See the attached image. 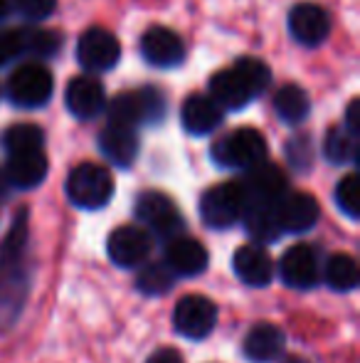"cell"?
Masks as SVG:
<instances>
[{
  "instance_id": "obj_12",
  "label": "cell",
  "mask_w": 360,
  "mask_h": 363,
  "mask_svg": "<svg viewBox=\"0 0 360 363\" xmlns=\"http://www.w3.org/2000/svg\"><path fill=\"white\" fill-rule=\"evenodd\" d=\"M289 33L296 43L306 45V48H316L331 33V18L321 5L298 3L289 13Z\"/></svg>"
},
{
  "instance_id": "obj_29",
  "label": "cell",
  "mask_w": 360,
  "mask_h": 363,
  "mask_svg": "<svg viewBox=\"0 0 360 363\" xmlns=\"http://www.w3.org/2000/svg\"><path fill=\"white\" fill-rule=\"evenodd\" d=\"M42 129L35 124H13L3 134V148L13 156V153L25 151H40L42 148Z\"/></svg>"
},
{
  "instance_id": "obj_18",
  "label": "cell",
  "mask_w": 360,
  "mask_h": 363,
  "mask_svg": "<svg viewBox=\"0 0 360 363\" xmlns=\"http://www.w3.org/2000/svg\"><path fill=\"white\" fill-rule=\"evenodd\" d=\"M180 121L187 134L207 136L222 124V109L215 104L212 96L192 94V96H187V101L182 104Z\"/></svg>"
},
{
  "instance_id": "obj_32",
  "label": "cell",
  "mask_w": 360,
  "mask_h": 363,
  "mask_svg": "<svg viewBox=\"0 0 360 363\" xmlns=\"http://www.w3.org/2000/svg\"><path fill=\"white\" fill-rule=\"evenodd\" d=\"M59 45H62V38L52 30H30V33H25V55H33V57H52V55H57Z\"/></svg>"
},
{
  "instance_id": "obj_30",
  "label": "cell",
  "mask_w": 360,
  "mask_h": 363,
  "mask_svg": "<svg viewBox=\"0 0 360 363\" xmlns=\"http://www.w3.org/2000/svg\"><path fill=\"white\" fill-rule=\"evenodd\" d=\"M235 69H237V74L245 79V84H247V89L252 91V96L262 94L272 82L269 67L257 57H240L235 62Z\"/></svg>"
},
{
  "instance_id": "obj_15",
  "label": "cell",
  "mask_w": 360,
  "mask_h": 363,
  "mask_svg": "<svg viewBox=\"0 0 360 363\" xmlns=\"http://www.w3.org/2000/svg\"><path fill=\"white\" fill-rule=\"evenodd\" d=\"M235 274L247 284V287H267L274 277L272 257L262 245H242L232 257Z\"/></svg>"
},
{
  "instance_id": "obj_40",
  "label": "cell",
  "mask_w": 360,
  "mask_h": 363,
  "mask_svg": "<svg viewBox=\"0 0 360 363\" xmlns=\"http://www.w3.org/2000/svg\"><path fill=\"white\" fill-rule=\"evenodd\" d=\"M284 363H306V361H301V359H286Z\"/></svg>"
},
{
  "instance_id": "obj_3",
  "label": "cell",
  "mask_w": 360,
  "mask_h": 363,
  "mask_svg": "<svg viewBox=\"0 0 360 363\" xmlns=\"http://www.w3.org/2000/svg\"><path fill=\"white\" fill-rule=\"evenodd\" d=\"M245 203H247V196H245L242 183H237V181L220 183V186H212L210 191L202 196L200 218L207 228L227 230L242 220Z\"/></svg>"
},
{
  "instance_id": "obj_37",
  "label": "cell",
  "mask_w": 360,
  "mask_h": 363,
  "mask_svg": "<svg viewBox=\"0 0 360 363\" xmlns=\"http://www.w3.org/2000/svg\"><path fill=\"white\" fill-rule=\"evenodd\" d=\"M146 363H182V356L175 349L166 346V349L153 351V354L149 356V361H146Z\"/></svg>"
},
{
  "instance_id": "obj_35",
  "label": "cell",
  "mask_w": 360,
  "mask_h": 363,
  "mask_svg": "<svg viewBox=\"0 0 360 363\" xmlns=\"http://www.w3.org/2000/svg\"><path fill=\"white\" fill-rule=\"evenodd\" d=\"M13 3L20 10V15L28 20H45L57 8V0H13Z\"/></svg>"
},
{
  "instance_id": "obj_4",
  "label": "cell",
  "mask_w": 360,
  "mask_h": 363,
  "mask_svg": "<svg viewBox=\"0 0 360 363\" xmlns=\"http://www.w3.org/2000/svg\"><path fill=\"white\" fill-rule=\"evenodd\" d=\"M212 158L222 168L247 171L267 158V141L257 129H237L212 146Z\"/></svg>"
},
{
  "instance_id": "obj_2",
  "label": "cell",
  "mask_w": 360,
  "mask_h": 363,
  "mask_svg": "<svg viewBox=\"0 0 360 363\" xmlns=\"http://www.w3.org/2000/svg\"><path fill=\"white\" fill-rule=\"evenodd\" d=\"M67 198L82 211H99L114 196V178L99 163H79L67 176Z\"/></svg>"
},
{
  "instance_id": "obj_22",
  "label": "cell",
  "mask_w": 360,
  "mask_h": 363,
  "mask_svg": "<svg viewBox=\"0 0 360 363\" xmlns=\"http://www.w3.org/2000/svg\"><path fill=\"white\" fill-rule=\"evenodd\" d=\"M245 228L257 242H274L281 238V225L277 218V203L269 201H250L247 198L245 211H242Z\"/></svg>"
},
{
  "instance_id": "obj_34",
  "label": "cell",
  "mask_w": 360,
  "mask_h": 363,
  "mask_svg": "<svg viewBox=\"0 0 360 363\" xmlns=\"http://www.w3.org/2000/svg\"><path fill=\"white\" fill-rule=\"evenodd\" d=\"M25 55V30H3L0 33V67Z\"/></svg>"
},
{
  "instance_id": "obj_7",
  "label": "cell",
  "mask_w": 360,
  "mask_h": 363,
  "mask_svg": "<svg viewBox=\"0 0 360 363\" xmlns=\"http://www.w3.org/2000/svg\"><path fill=\"white\" fill-rule=\"evenodd\" d=\"M173 324L180 336L185 339H205L212 334L217 324V306L207 296L200 294H187L178 301L173 311Z\"/></svg>"
},
{
  "instance_id": "obj_5",
  "label": "cell",
  "mask_w": 360,
  "mask_h": 363,
  "mask_svg": "<svg viewBox=\"0 0 360 363\" xmlns=\"http://www.w3.org/2000/svg\"><path fill=\"white\" fill-rule=\"evenodd\" d=\"M52 72L45 65L28 62L18 67L10 74L8 84H5V94L15 106L23 109H37V106L47 104L52 96Z\"/></svg>"
},
{
  "instance_id": "obj_24",
  "label": "cell",
  "mask_w": 360,
  "mask_h": 363,
  "mask_svg": "<svg viewBox=\"0 0 360 363\" xmlns=\"http://www.w3.org/2000/svg\"><path fill=\"white\" fill-rule=\"evenodd\" d=\"M274 111L286 124H301L311 111V101L298 84H284L274 94Z\"/></svg>"
},
{
  "instance_id": "obj_39",
  "label": "cell",
  "mask_w": 360,
  "mask_h": 363,
  "mask_svg": "<svg viewBox=\"0 0 360 363\" xmlns=\"http://www.w3.org/2000/svg\"><path fill=\"white\" fill-rule=\"evenodd\" d=\"M10 5H13V3H10V0H0V20H3V18H8V13H10Z\"/></svg>"
},
{
  "instance_id": "obj_8",
  "label": "cell",
  "mask_w": 360,
  "mask_h": 363,
  "mask_svg": "<svg viewBox=\"0 0 360 363\" xmlns=\"http://www.w3.org/2000/svg\"><path fill=\"white\" fill-rule=\"evenodd\" d=\"M151 233L144 228H134V225H124V228H116L114 233L106 240V252H109L111 262L116 267L134 269L149 259L151 255Z\"/></svg>"
},
{
  "instance_id": "obj_14",
  "label": "cell",
  "mask_w": 360,
  "mask_h": 363,
  "mask_svg": "<svg viewBox=\"0 0 360 363\" xmlns=\"http://www.w3.org/2000/svg\"><path fill=\"white\" fill-rule=\"evenodd\" d=\"M64 101H67L69 114L82 121L96 119V116L104 114V109H106L104 86H101L94 77H74L67 86Z\"/></svg>"
},
{
  "instance_id": "obj_38",
  "label": "cell",
  "mask_w": 360,
  "mask_h": 363,
  "mask_svg": "<svg viewBox=\"0 0 360 363\" xmlns=\"http://www.w3.org/2000/svg\"><path fill=\"white\" fill-rule=\"evenodd\" d=\"M10 188H13V186H10L8 176H5V171H3V168H0V198H5V196H8V191H10Z\"/></svg>"
},
{
  "instance_id": "obj_20",
  "label": "cell",
  "mask_w": 360,
  "mask_h": 363,
  "mask_svg": "<svg viewBox=\"0 0 360 363\" xmlns=\"http://www.w3.org/2000/svg\"><path fill=\"white\" fill-rule=\"evenodd\" d=\"M13 188H37L47 176V158H45L42 148L40 151H25V153H13L8 161V166L3 168Z\"/></svg>"
},
{
  "instance_id": "obj_31",
  "label": "cell",
  "mask_w": 360,
  "mask_h": 363,
  "mask_svg": "<svg viewBox=\"0 0 360 363\" xmlns=\"http://www.w3.org/2000/svg\"><path fill=\"white\" fill-rule=\"evenodd\" d=\"M336 206L351 220L360 218V181L356 173H348L336 186Z\"/></svg>"
},
{
  "instance_id": "obj_13",
  "label": "cell",
  "mask_w": 360,
  "mask_h": 363,
  "mask_svg": "<svg viewBox=\"0 0 360 363\" xmlns=\"http://www.w3.org/2000/svg\"><path fill=\"white\" fill-rule=\"evenodd\" d=\"M141 55L153 67H175L185 57V45L173 30L153 25L141 35Z\"/></svg>"
},
{
  "instance_id": "obj_19",
  "label": "cell",
  "mask_w": 360,
  "mask_h": 363,
  "mask_svg": "<svg viewBox=\"0 0 360 363\" xmlns=\"http://www.w3.org/2000/svg\"><path fill=\"white\" fill-rule=\"evenodd\" d=\"M99 151L114 166L129 168L136 161V156H139V136L129 126L109 124L99 136Z\"/></svg>"
},
{
  "instance_id": "obj_21",
  "label": "cell",
  "mask_w": 360,
  "mask_h": 363,
  "mask_svg": "<svg viewBox=\"0 0 360 363\" xmlns=\"http://www.w3.org/2000/svg\"><path fill=\"white\" fill-rule=\"evenodd\" d=\"M284 344L286 336L279 326L274 324H257L245 336V356L252 363H272L284 354Z\"/></svg>"
},
{
  "instance_id": "obj_33",
  "label": "cell",
  "mask_w": 360,
  "mask_h": 363,
  "mask_svg": "<svg viewBox=\"0 0 360 363\" xmlns=\"http://www.w3.org/2000/svg\"><path fill=\"white\" fill-rule=\"evenodd\" d=\"M141 109H144V124H158L166 116V99L156 86H144L139 89Z\"/></svg>"
},
{
  "instance_id": "obj_11",
  "label": "cell",
  "mask_w": 360,
  "mask_h": 363,
  "mask_svg": "<svg viewBox=\"0 0 360 363\" xmlns=\"http://www.w3.org/2000/svg\"><path fill=\"white\" fill-rule=\"evenodd\" d=\"M321 208H318L316 198L308 193H284L277 201V218L281 225V233L301 235L308 233L313 225L318 223Z\"/></svg>"
},
{
  "instance_id": "obj_9",
  "label": "cell",
  "mask_w": 360,
  "mask_h": 363,
  "mask_svg": "<svg viewBox=\"0 0 360 363\" xmlns=\"http://www.w3.org/2000/svg\"><path fill=\"white\" fill-rule=\"evenodd\" d=\"M119 57H121V45L109 30L89 28L79 38L77 60L87 72H106V69L116 67Z\"/></svg>"
},
{
  "instance_id": "obj_23",
  "label": "cell",
  "mask_w": 360,
  "mask_h": 363,
  "mask_svg": "<svg viewBox=\"0 0 360 363\" xmlns=\"http://www.w3.org/2000/svg\"><path fill=\"white\" fill-rule=\"evenodd\" d=\"M210 96L215 99V104L220 109H245L255 96L247 89L245 79L237 74V69H222L210 79Z\"/></svg>"
},
{
  "instance_id": "obj_27",
  "label": "cell",
  "mask_w": 360,
  "mask_h": 363,
  "mask_svg": "<svg viewBox=\"0 0 360 363\" xmlns=\"http://www.w3.org/2000/svg\"><path fill=\"white\" fill-rule=\"evenodd\" d=\"M106 114H109V124L129 126V129H136L139 124H144V109H141L139 89L116 94L114 101L106 106Z\"/></svg>"
},
{
  "instance_id": "obj_1",
  "label": "cell",
  "mask_w": 360,
  "mask_h": 363,
  "mask_svg": "<svg viewBox=\"0 0 360 363\" xmlns=\"http://www.w3.org/2000/svg\"><path fill=\"white\" fill-rule=\"evenodd\" d=\"M28 213H18L0 255V326L18 319L28 299Z\"/></svg>"
},
{
  "instance_id": "obj_16",
  "label": "cell",
  "mask_w": 360,
  "mask_h": 363,
  "mask_svg": "<svg viewBox=\"0 0 360 363\" xmlns=\"http://www.w3.org/2000/svg\"><path fill=\"white\" fill-rule=\"evenodd\" d=\"M245 188V196L250 201H269L277 203L284 193L289 191L286 176L281 173V168L274 166V163H257V166L247 168V178L242 181Z\"/></svg>"
},
{
  "instance_id": "obj_25",
  "label": "cell",
  "mask_w": 360,
  "mask_h": 363,
  "mask_svg": "<svg viewBox=\"0 0 360 363\" xmlns=\"http://www.w3.org/2000/svg\"><path fill=\"white\" fill-rule=\"evenodd\" d=\"M323 279L331 289L336 291H353L358 287V262L351 255H333L328 257L326 267H323Z\"/></svg>"
},
{
  "instance_id": "obj_6",
  "label": "cell",
  "mask_w": 360,
  "mask_h": 363,
  "mask_svg": "<svg viewBox=\"0 0 360 363\" xmlns=\"http://www.w3.org/2000/svg\"><path fill=\"white\" fill-rule=\"evenodd\" d=\"M136 218L144 223V228H149L153 235H158L161 240H170L175 235H180L182 230V218L175 208V203L163 193L149 191L136 201Z\"/></svg>"
},
{
  "instance_id": "obj_28",
  "label": "cell",
  "mask_w": 360,
  "mask_h": 363,
  "mask_svg": "<svg viewBox=\"0 0 360 363\" xmlns=\"http://www.w3.org/2000/svg\"><path fill=\"white\" fill-rule=\"evenodd\" d=\"M175 272L166 262H151L146 267H141L139 277H136V287L149 296H158L173 289Z\"/></svg>"
},
{
  "instance_id": "obj_36",
  "label": "cell",
  "mask_w": 360,
  "mask_h": 363,
  "mask_svg": "<svg viewBox=\"0 0 360 363\" xmlns=\"http://www.w3.org/2000/svg\"><path fill=\"white\" fill-rule=\"evenodd\" d=\"M346 129L351 134H360V99H353L346 109Z\"/></svg>"
},
{
  "instance_id": "obj_26",
  "label": "cell",
  "mask_w": 360,
  "mask_h": 363,
  "mask_svg": "<svg viewBox=\"0 0 360 363\" xmlns=\"http://www.w3.org/2000/svg\"><path fill=\"white\" fill-rule=\"evenodd\" d=\"M323 153L331 163L336 166H346V163H356L358 158V136L351 134L346 126H336L326 134V144H323Z\"/></svg>"
},
{
  "instance_id": "obj_17",
  "label": "cell",
  "mask_w": 360,
  "mask_h": 363,
  "mask_svg": "<svg viewBox=\"0 0 360 363\" xmlns=\"http://www.w3.org/2000/svg\"><path fill=\"white\" fill-rule=\"evenodd\" d=\"M166 264L175 272V277H195L207 267V250L195 238L175 235L166 247Z\"/></svg>"
},
{
  "instance_id": "obj_10",
  "label": "cell",
  "mask_w": 360,
  "mask_h": 363,
  "mask_svg": "<svg viewBox=\"0 0 360 363\" xmlns=\"http://www.w3.org/2000/svg\"><path fill=\"white\" fill-rule=\"evenodd\" d=\"M279 277L291 289H311L321 279V267L313 247L308 245H291L279 262Z\"/></svg>"
}]
</instances>
